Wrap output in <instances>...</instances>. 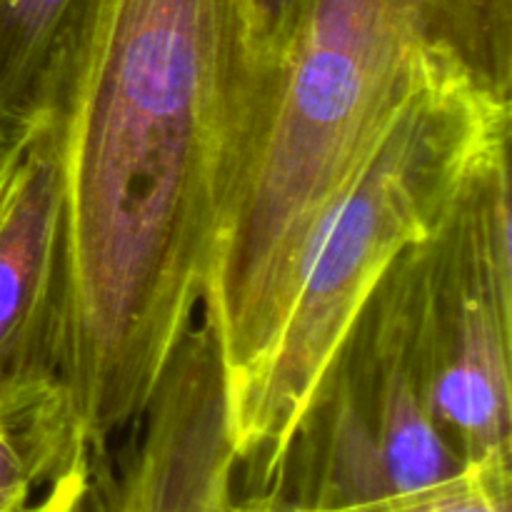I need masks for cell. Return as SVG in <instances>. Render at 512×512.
Masks as SVG:
<instances>
[{
  "label": "cell",
  "instance_id": "obj_1",
  "mask_svg": "<svg viewBox=\"0 0 512 512\" xmlns=\"http://www.w3.org/2000/svg\"><path fill=\"white\" fill-rule=\"evenodd\" d=\"M40 123L63 185L65 410L95 465L203 303L253 123L243 0H88Z\"/></svg>",
  "mask_w": 512,
  "mask_h": 512
},
{
  "label": "cell",
  "instance_id": "obj_2",
  "mask_svg": "<svg viewBox=\"0 0 512 512\" xmlns=\"http://www.w3.org/2000/svg\"><path fill=\"white\" fill-rule=\"evenodd\" d=\"M440 65L512 95V0H308L253 125L205 280L228 400L263 363L310 238Z\"/></svg>",
  "mask_w": 512,
  "mask_h": 512
},
{
  "label": "cell",
  "instance_id": "obj_3",
  "mask_svg": "<svg viewBox=\"0 0 512 512\" xmlns=\"http://www.w3.org/2000/svg\"><path fill=\"white\" fill-rule=\"evenodd\" d=\"M512 103L470 70H430L325 213L303 255L275 338L228 405L240 473L278 483L320 383L395 260L438 230L473 170L510 143Z\"/></svg>",
  "mask_w": 512,
  "mask_h": 512
},
{
  "label": "cell",
  "instance_id": "obj_4",
  "mask_svg": "<svg viewBox=\"0 0 512 512\" xmlns=\"http://www.w3.org/2000/svg\"><path fill=\"white\" fill-rule=\"evenodd\" d=\"M428 413L463 463L512 453L510 143L398 258Z\"/></svg>",
  "mask_w": 512,
  "mask_h": 512
},
{
  "label": "cell",
  "instance_id": "obj_5",
  "mask_svg": "<svg viewBox=\"0 0 512 512\" xmlns=\"http://www.w3.org/2000/svg\"><path fill=\"white\" fill-rule=\"evenodd\" d=\"M463 465L425 405L395 260L335 353L280 478L298 475L290 503L318 508L420 488Z\"/></svg>",
  "mask_w": 512,
  "mask_h": 512
},
{
  "label": "cell",
  "instance_id": "obj_6",
  "mask_svg": "<svg viewBox=\"0 0 512 512\" xmlns=\"http://www.w3.org/2000/svg\"><path fill=\"white\" fill-rule=\"evenodd\" d=\"M63 185L38 123L0 198V423L23 440L40 488L93 465L78 450L60 378Z\"/></svg>",
  "mask_w": 512,
  "mask_h": 512
},
{
  "label": "cell",
  "instance_id": "obj_7",
  "mask_svg": "<svg viewBox=\"0 0 512 512\" xmlns=\"http://www.w3.org/2000/svg\"><path fill=\"white\" fill-rule=\"evenodd\" d=\"M228 385L213 328L188 330L115 463L88 480L93 512H288L280 493H235Z\"/></svg>",
  "mask_w": 512,
  "mask_h": 512
},
{
  "label": "cell",
  "instance_id": "obj_8",
  "mask_svg": "<svg viewBox=\"0 0 512 512\" xmlns=\"http://www.w3.org/2000/svg\"><path fill=\"white\" fill-rule=\"evenodd\" d=\"M88 0H0V130L28 138Z\"/></svg>",
  "mask_w": 512,
  "mask_h": 512
},
{
  "label": "cell",
  "instance_id": "obj_9",
  "mask_svg": "<svg viewBox=\"0 0 512 512\" xmlns=\"http://www.w3.org/2000/svg\"><path fill=\"white\" fill-rule=\"evenodd\" d=\"M512 465L505 458L465 463L453 475L413 490L343 505H293L288 512H510Z\"/></svg>",
  "mask_w": 512,
  "mask_h": 512
},
{
  "label": "cell",
  "instance_id": "obj_10",
  "mask_svg": "<svg viewBox=\"0 0 512 512\" xmlns=\"http://www.w3.org/2000/svg\"><path fill=\"white\" fill-rule=\"evenodd\" d=\"M308 0H243L245 63L253 88V118L258 120L270 85L288 55Z\"/></svg>",
  "mask_w": 512,
  "mask_h": 512
},
{
  "label": "cell",
  "instance_id": "obj_11",
  "mask_svg": "<svg viewBox=\"0 0 512 512\" xmlns=\"http://www.w3.org/2000/svg\"><path fill=\"white\" fill-rule=\"evenodd\" d=\"M40 488L23 440L0 423V512H30Z\"/></svg>",
  "mask_w": 512,
  "mask_h": 512
},
{
  "label": "cell",
  "instance_id": "obj_12",
  "mask_svg": "<svg viewBox=\"0 0 512 512\" xmlns=\"http://www.w3.org/2000/svg\"><path fill=\"white\" fill-rule=\"evenodd\" d=\"M88 480L90 473H73L55 480L53 485L45 488L43 498L35 500L30 512H80Z\"/></svg>",
  "mask_w": 512,
  "mask_h": 512
},
{
  "label": "cell",
  "instance_id": "obj_13",
  "mask_svg": "<svg viewBox=\"0 0 512 512\" xmlns=\"http://www.w3.org/2000/svg\"><path fill=\"white\" fill-rule=\"evenodd\" d=\"M28 140L30 135L28 138H18V135H10L5 130H0V198H3L20 158H23L25 148H28Z\"/></svg>",
  "mask_w": 512,
  "mask_h": 512
}]
</instances>
